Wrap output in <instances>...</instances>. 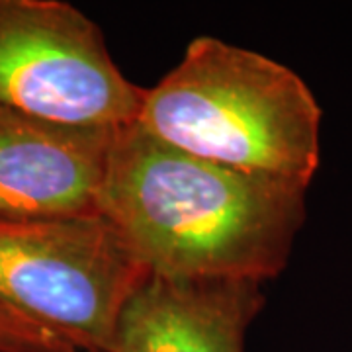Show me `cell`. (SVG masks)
Instances as JSON below:
<instances>
[{
	"label": "cell",
	"instance_id": "277c9868",
	"mask_svg": "<svg viewBox=\"0 0 352 352\" xmlns=\"http://www.w3.org/2000/svg\"><path fill=\"white\" fill-rule=\"evenodd\" d=\"M145 94L76 6L0 0V106L69 126L124 127L138 122Z\"/></svg>",
	"mask_w": 352,
	"mask_h": 352
},
{
	"label": "cell",
	"instance_id": "3957f363",
	"mask_svg": "<svg viewBox=\"0 0 352 352\" xmlns=\"http://www.w3.org/2000/svg\"><path fill=\"white\" fill-rule=\"evenodd\" d=\"M149 274L102 214L0 219V305L82 351H113L120 311Z\"/></svg>",
	"mask_w": 352,
	"mask_h": 352
},
{
	"label": "cell",
	"instance_id": "6da1fadb",
	"mask_svg": "<svg viewBox=\"0 0 352 352\" xmlns=\"http://www.w3.org/2000/svg\"><path fill=\"white\" fill-rule=\"evenodd\" d=\"M151 274L264 284L289 261L307 217V186L247 173L120 127L100 196Z\"/></svg>",
	"mask_w": 352,
	"mask_h": 352
},
{
	"label": "cell",
	"instance_id": "8992f818",
	"mask_svg": "<svg viewBox=\"0 0 352 352\" xmlns=\"http://www.w3.org/2000/svg\"><path fill=\"white\" fill-rule=\"evenodd\" d=\"M261 282L149 274L124 303L112 352H245Z\"/></svg>",
	"mask_w": 352,
	"mask_h": 352
},
{
	"label": "cell",
	"instance_id": "52a82bcc",
	"mask_svg": "<svg viewBox=\"0 0 352 352\" xmlns=\"http://www.w3.org/2000/svg\"><path fill=\"white\" fill-rule=\"evenodd\" d=\"M0 352H87L63 335L50 331L0 305Z\"/></svg>",
	"mask_w": 352,
	"mask_h": 352
},
{
	"label": "cell",
	"instance_id": "5b68a950",
	"mask_svg": "<svg viewBox=\"0 0 352 352\" xmlns=\"http://www.w3.org/2000/svg\"><path fill=\"white\" fill-rule=\"evenodd\" d=\"M118 131L50 122L0 106V219L100 214Z\"/></svg>",
	"mask_w": 352,
	"mask_h": 352
},
{
	"label": "cell",
	"instance_id": "7a4b0ae2",
	"mask_svg": "<svg viewBox=\"0 0 352 352\" xmlns=\"http://www.w3.org/2000/svg\"><path fill=\"white\" fill-rule=\"evenodd\" d=\"M321 116L289 67L201 36L147 88L138 124L190 155L309 188L321 159Z\"/></svg>",
	"mask_w": 352,
	"mask_h": 352
}]
</instances>
